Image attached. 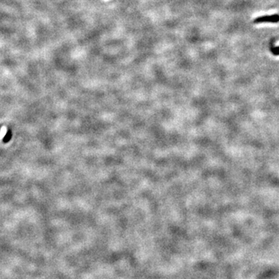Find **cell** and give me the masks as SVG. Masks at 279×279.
I'll use <instances>...</instances> for the list:
<instances>
[{
    "instance_id": "obj_1",
    "label": "cell",
    "mask_w": 279,
    "mask_h": 279,
    "mask_svg": "<svg viewBox=\"0 0 279 279\" xmlns=\"http://www.w3.org/2000/svg\"><path fill=\"white\" fill-rule=\"evenodd\" d=\"M279 22V15L278 14H274L271 16H264L261 17H257L254 20L255 23H278Z\"/></svg>"
},
{
    "instance_id": "obj_2",
    "label": "cell",
    "mask_w": 279,
    "mask_h": 279,
    "mask_svg": "<svg viewBox=\"0 0 279 279\" xmlns=\"http://www.w3.org/2000/svg\"><path fill=\"white\" fill-rule=\"evenodd\" d=\"M12 137H13V132L10 129H8V130H7L6 133L5 134V137L2 139V142L4 143V144H7V143H9L12 139Z\"/></svg>"
},
{
    "instance_id": "obj_3",
    "label": "cell",
    "mask_w": 279,
    "mask_h": 279,
    "mask_svg": "<svg viewBox=\"0 0 279 279\" xmlns=\"http://www.w3.org/2000/svg\"><path fill=\"white\" fill-rule=\"evenodd\" d=\"M271 51L274 55H279V46H275V47H271Z\"/></svg>"
},
{
    "instance_id": "obj_4",
    "label": "cell",
    "mask_w": 279,
    "mask_h": 279,
    "mask_svg": "<svg viewBox=\"0 0 279 279\" xmlns=\"http://www.w3.org/2000/svg\"><path fill=\"white\" fill-rule=\"evenodd\" d=\"M1 127H2V126H0V130H1Z\"/></svg>"
}]
</instances>
